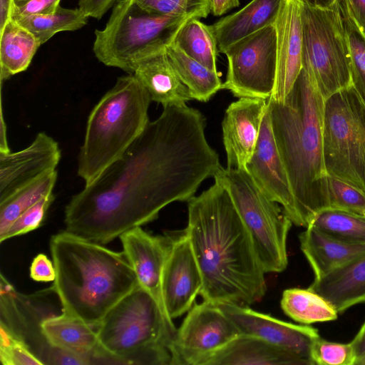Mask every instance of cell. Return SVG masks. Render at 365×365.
Returning <instances> with one entry per match:
<instances>
[{
    "instance_id": "obj_27",
    "label": "cell",
    "mask_w": 365,
    "mask_h": 365,
    "mask_svg": "<svg viewBox=\"0 0 365 365\" xmlns=\"http://www.w3.org/2000/svg\"><path fill=\"white\" fill-rule=\"evenodd\" d=\"M168 59L192 99L207 102L222 88L220 73L213 71L185 53L174 43L165 49Z\"/></svg>"
},
{
    "instance_id": "obj_22",
    "label": "cell",
    "mask_w": 365,
    "mask_h": 365,
    "mask_svg": "<svg viewBox=\"0 0 365 365\" xmlns=\"http://www.w3.org/2000/svg\"><path fill=\"white\" fill-rule=\"evenodd\" d=\"M312 365L262 339L240 334L213 354L205 365Z\"/></svg>"
},
{
    "instance_id": "obj_21",
    "label": "cell",
    "mask_w": 365,
    "mask_h": 365,
    "mask_svg": "<svg viewBox=\"0 0 365 365\" xmlns=\"http://www.w3.org/2000/svg\"><path fill=\"white\" fill-rule=\"evenodd\" d=\"M309 288L329 302L338 314L365 303V254L314 279Z\"/></svg>"
},
{
    "instance_id": "obj_31",
    "label": "cell",
    "mask_w": 365,
    "mask_h": 365,
    "mask_svg": "<svg viewBox=\"0 0 365 365\" xmlns=\"http://www.w3.org/2000/svg\"><path fill=\"white\" fill-rule=\"evenodd\" d=\"M309 225L342 241L365 245L364 215L328 207L317 212Z\"/></svg>"
},
{
    "instance_id": "obj_17",
    "label": "cell",
    "mask_w": 365,
    "mask_h": 365,
    "mask_svg": "<svg viewBox=\"0 0 365 365\" xmlns=\"http://www.w3.org/2000/svg\"><path fill=\"white\" fill-rule=\"evenodd\" d=\"M304 0H282L274 21L277 34V71L271 98L283 102L302 68Z\"/></svg>"
},
{
    "instance_id": "obj_2",
    "label": "cell",
    "mask_w": 365,
    "mask_h": 365,
    "mask_svg": "<svg viewBox=\"0 0 365 365\" xmlns=\"http://www.w3.org/2000/svg\"><path fill=\"white\" fill-rule=\"evenodd\" d=\"M185 229L212 304L250 305L266 292L264 271L227 187L220 181L188 202Z\"/></svg>"
},
{
    "instance_id": "obj_5",
    "label": "cell",
    "mask_w": 365,
    "mask_h": 365,
    "mask_svg": "<svg viewBox=\"0 0 365 365\" xmlns=\"http://www.w3.org/2000/svg\"><path fill=\"white\" fill-rule=\"evenodd\" d=\"M151 98L133 74L118 78L88 118L78 159V175L93 182L144 130Z\"/></svg>"
},
{
    "instance_id": "obj_15",
    "label": "cell",
    "mask_w": 365,
    "mask_h": 365,
    "mask_svg": "<svg viewBox=\"0 0 365 365\" xmlns=\"http://www.w3.org/2000/svg\"><path fill=\"white\" fill-rule=\"evenodd\" d=\"M170 247L163 273L162 289L168 316L175 319L189 311L202 286V278L185 230L170 235Z\"/></svg>"
},
{
    "instance_id": "obj_26",
    "label": "cell",
    "mask_w": 365,
    "mask_h": 365,
    "mask_svg": "<svg viewBox=\"0 0 365 365\" xmlns=\"http://www.w3.org/2000/svg\"><path fill=\"white\" fill-rule=\"evenodd\" d=\"M1 81L26 71L41 46L36 38L14 19L0 31Z\"/></svg>"
},
{
    "instance_id": "obj_16",
    "label": "cell",
    "mask_w": 365,
    "mask_h": 365,
    "mask_svg": "<svg viewBox=\"0 0 365 365\" xmlns=\"http://www.w3.org/2000/svg\"><path fill=\"white\" fill-rule=\"evenodd\" d=\"M61 158L58 142L43 132L21 150L0 152V202L56 170Z\"/></svg>"
},
{
    "instance_id": "obj_46",
    "label": "cell",
    "mask_w": 365,
    "mask_h": 365,
    "mask_svg": "<svg viewBox=\"0 0 365 365\" xmlns=\"http://www.w3.org/2000/svg\"><path fill=\"white\" fill-rule=\"evenodd\" d=\"M13 0H0V31L11 19Z\"/></svg>"
},
{
    "instance_id": "obj_37",
    "label": "cell",
    "mask_w": 365,
    "mask_h": 365,
    "mask_svg": "<svg viewBox=\"0 0 365 365\" xmlns=\"http://www.w3.org/2000/svg\"><path fill=\"white\" fill-rule=\"evenodd\" d=\"M313 365H356V355L351 342L338 343L321 336L314 342L311 350Z\"/></svg>"
},
{
    "instance_id": "obj_47",
    "label": "cell",
    "mask_w": 365,
    "mask_h": 365,
    "mask_svg": "<svg viewBox=\"0 0 365 365\" xmlns=\"http://www.w3.org/2000/svg\"><path fill=\"white\" fill-rule=\"evenodd\" d=\"M336 0H308L307 2L320 7H329L332 6Z\"/></svg>"
},
{
    "instance_id": "obj_23",
    "label": "cell",
    "mask_w": 365,
    "mask_h": 365,
    "mask_svg": "<svg viewBox=\"0 0 365 365\" xmlns=\"http://www.w3.org/2000/svg\"><path fill=\"white\" fill-rule=\"evenodd\" d=\"M133 74L146 89L151 101L163 107L185 105L192 99L170 63L165 50L140 61Z\"/></svg>"
},
{
    "instance_id": "obj_30",
    "label": "cell",
    "mask_w": 365,
    "mask_h": 365,
    "mask_svg": "<svg viewBox=\"0 0 365 365\" xmlns=\"http://www.w3.org/2000/svg\"><path fill=\"white\" fill-rule=\"evenodd\" d=\"M12 19L29 31L42 45L58 32L82 28L87 24L88 17L79 8L65 9L59 6L52 13Z\"/></svg>"
},
{
    "instance_id": "obj_39",
    "label": "cell",
    "mask_w": 365,
    "mask_h": 365,
    "mask_svg": "<svg viewBox=\"0 0 365 365\" xmlns=\"http://www.w3.org/2000/svg\"><path fill=\"white\" fill-rule=\"evenodd\" d=\"M60 1L61 0H13L11 18L52 13L59 6Z\"/></svg>"
},
{
    "instance_id": "obj_25",
    "label": "cell",
    "mask_w": 365,
    "mask_h": 365,
    "mask_svg": "<svg viewBox=\"0 0 365 365\" xmlns=\"http://www.w3.org/2000/svg\"><path fill=\"white\" fill-rule=\"evenodd\" d=\"M282 0H252L238 11L210 25L219 52L232 44L273 24Z\"/></svg>"
},
{
    "instance_id": "obj_9",
    "label": "cell",
    "mask_w": 365,
    "mask_h": 365,
    "mask_svg": "<svg viewBox=\"0 0 365 365\" xmlns=\"http://www.w3.org/2000/svg\"><path fill=\"white\" fill-rule=\"evenodd\" d=\"M323 155L327 174L365 192V103L352 85L324 99Z\"/></svg>"
},
{
    "instance_id": "obj_33",
    "label": "cell",
    "mask_w": 365,
    "mask_h": 365,
    "mask_svg": "<svg viewBox=\"0 0 365 365\" xmlns=\"http://www.w3.org/2000/svg\"><path fill=\"white\" fill-rule=\"evenodd\" d=\"M349 53L351 84L365 103V36L351 17L346 0H336Z\"/></svg>"
},
{
    "instance_id": "obj_44",
    "label": "cell",
    "mask_w": 365,
    "mask_h": 365,
    "mask_svg": "<svg viewBox=\"0 0 365 365\" xmlns=\"http://www.w3.org/2000/svg\"><path fill=\"white\" fill-rule=\"evenodd\" d=\"M210 13L216 16H220L230 10L239 6L240 0H209Z\"/></svg>"
},
{
    "instance_id": "obj_11",
    "label": "cell",
    "mask_w": 365,
    "mask_h": 365,
    "mask_svg": "<svg viewBox=\"0 0 365 365\" xmlns=\"http://www.w3.org/2000/svg\"><path fill=\"white\" fill-rule=\"evenodd\" d=\"M223 53L227 71L222 88L237 98H270L277 71L274 23L232 44Z\"/></svg>"
},
{
    "instance_id": "obj_29",
    "label": "cell",
    "mask_w": 365,
    "mask_h": 365,
    "mask_svg": "<svg viewBox=\"0 0 365 365\" xmlns=\"http://www.w3.org/2000/svg\"><path fill=\"white\" fill-rule=\"evenodd\" d=\"M188 56L207 68L217 71V43L210 25L200 19H189L180 29L173 42Z\"/></svg>"
},
{
    "instance_id": "obj_35",
    "label": "cell",
    "mask_w": 365,
    "mask_h": 365,
    "mask_svg": "<svg viewBox=\"0 0 365 365\" xmlns=\"http://www.w3.org/2000/svg\"><path fill=\"white\" fill-rule=\"evenodd\" d=\"M327 185L330 208L361 214L365 210V192L327 174Z\"/></svg>"
},
{
    "instance_id": "obj_13",
    "label": "cell",
    "mask_w": 365,
    "mask_h": 365,
    "mask_svg": "<svg viewBox=\"0 0 365 365\" xmlns=\"http://www.w3.org/2000/svg\"><path fill=\"white\" fill-rule=\"evenodd\" d=\"M215 304L233 322L240 334L262 339L309 361L313 365L311 350L320 336L317 329L283 322L235 303Z\"/></svg>"
},
{
    "instance_id": "obj_20",
    "label": "cell",
    "mask_w": 365,
    "mask_h": 365,
    "mask_svg": "<svg viewBox=\"0 0 365 365\" xmlns=\"http://www.w3.org/2000/svg\"><path fill=\"white\" fill-rule=\"evenodd\" d=\"M39 327L51 347L84 357L91 364H115L100 344L96 328L76 317L62 312L43 319Z\"/></svg>"
},
{
    "instance_id": "obj_8",
    "label": "cell",
    "mask_w": 365,
    "mask_h": 365,
    "mask_svg": "<svg viewBox=\"0 0 365 365\" xmlns=\"http://www.w3.org/2000/svg\"><path fill=\"white\" fill-rule=\"evenodd\" d=\"M214 179L228 190L264 272L284 271L292 222L279 204L261 190L246 169L222 168Z\"/></svg>"
},
{
    "instance_id": "obj_12",
    "label": "cell",
    "mask_w": 365,
    "mask_h": 365,
    "mask_svg": "<svg viewBox=\"0 0 365 365\" xmlns=\"http://www.w3.org/2000/svg\"><path fill=\"white\" fill-rule=\"evenodd\" d=\"M240 334L216 304L205 301L195 304L177 329L170 348L171 365H205Z\"/></svg>"
},
{
    "instance_id": "obj_48",
    "label": "cell",
    "mask_w": 365,
    "mask_h": 365,
    "mask_svg": "<svg viewBox=\"0 0 365 365\" xmlns=\"http://www.w3.org/2000/svg\"><path fill=\"white\" fill-rule=\"evenodd\" d=\"M356 365H365V356L358 360Z\"/></svg>"
},
{
    "instance_id": "obj_50",
    "label": "cell",
    "mask_w": 365,
    "mask_h": 365,
    "mask_svg": "<svg viewBox=\"0 0 365 365\" xmlns=\"http://www.w3.org/2000/svg\"><path fill=\"white\" fill-rule=\"evenodd\" d=\"M304 1H308V0H304Z\"/></svg>"
},
{
    "instance_id": "obj_18",
    "label": "cell",
    "mask_w": 365,
    "mask_h": 365,
    "mask_svg": "<svg viewBox=\"0 0 365 365\" xmlns=\"http://www.w3.org/2000/svg\"><path fill=\"white\" fill-rule=\"evenodd\" d=\"M119 238L139 285L155 299L165 317L173 321L166 311L162 289L163 269L170 247V235L154 236L138 227Z\"/></svg>"
},
{
    "instance_id": "obj_7",
    "label": "cell",
    "mask_w": 365,
    "mask_h": 365,
    "mask_svg": "<svg viewBox=\"0 0 365 365\" xmlns=\"http://www.w3.org/2000/svg\"><path fill=\"white\" fill-rule=\"evenodd\" d=\"M190 19L149 11L135 0H119L105 28L95 31L93 50L106 66L133 74L140 61L172 44Z\"/></svg>"
},
{
    "instance_id": "obj_14",
    "label": "cell",
    "mask_w": 365,
    "mask_h": 365,
    "mask_svg": "<svg viewBox=\"0 0 365 365\" xmlns=\"http://www.w3.org/2000/svg\"><path fill=\"white\" fill-rule=\"evenodd\" d=\"M246 170L261 190L272 200L282 205L292 224L299 226L295 199L274 140L267 106L258 140Z\"/></svg>"
},
{
    "instance_id": "obj_36",
    "label": "cell",
    "mask_w": 365,
    "mask_h": 365,
    "mask_svg": "<svg viewBox=\"0 0 365 365\" xmlns=\"http://www.w3.org/2000/svg\"><path fill=\"white\" fill-rule=\"evenodd\" d=\"M149 11L170 16L206 18L210 13L209 0H135Z\"/></svg>"
},
{
    "instance_id": "obj_38",
    "label": "cell",
    "mask_w": 365,
    "mask_h": 365,
    "mask_svg": "<svg viewBox=\"0 0 365 365\" xmlns=\"http://www.w3.org/2000/svg\"><path fill=\"white\" fill-rule=\"evenodd\" d=\"M54 199L55 196L51 192L24 212L10 225L6 232L0 236V242H3L14 237L25 235L41 227Z\"/></svg>"
},
{
    "instance_id": "obj_45",
    "label": "cell",
    "mask_w": 365,
    "mask_h": 365,
    "mask_svg": "<svg viewBox=\"0 0 365 365\" xmlns=\"http://www.w3.org/2000/svg\"><path fill=\"white\" fill-rule=\"evenodd\" d=\"M351 343L354 348L357 362L358 360L365 356V321Z\"/></svg>"
},
{
    "instance_id": "obj_24",
    "label": "cell",
    "mask_w": 365,
    "mask_h": 365,
    "mask_svg": "<svg viewBox=\"0 0 365 365\" xmlns=\"http://www.w3.org/2000/svg\"><path fill=\"white\" fill-rule=\"evenodd\" d=\"M299 236L300 248L314 279L365 254V245L351 244L308 225Z\"/></svg>"
},
{
    "instance_id": "obj_4",
    "label": "cell",
    "mask_w": 365,
    "mask_h": 365,
    "mask_svg": "<svg viewBox=\"0 0 365 365\" xmlns=\"http://www.w3.org/2000/svg\"><path fill=\"white\" fill-rule=\"evenodd\" d=\"M50 251L56 270L53 288L62 312L95 328L139 284L123 252L65 230L51 237Z\"/></svg>"
},
{
    "instance_id": "obj_1",
    "label": "cell",
    "mask_w": 365,
    "mask_h": 365,
    "mask_svg": "<svg viewBox=\"0 0 365 365\" xmlns=\"http://www.w3.org/2000/svg\"><path fill=\"white\" fill-rule=\"evenodd\" d=\"M205 127L199 110L164 106L121 157L72 197L65 230L105 245L153 221L168 205L188 202L222 168Z\"/></svg>"
},
{
    "instance_id": "obj_40",
    "label": "cell",
    "mask_w": 365,
    "mask_h": 365,
    "mask_svg": "<svg viewBox=\"0 0 365 365\" xmlns=\"http://www.w3.org/2000/svg\"><path fill=\"white\" fill-rule=\"evenodd\" d=\"M30 277L36 282H53L56 270L53 261L43 254L37 255L30 267Z\"/></svg>"
},
{
    "instance_id": "obj_43",
    "label": "cell",
    "mask_w": 365,
    "mask_h": 365,
    "mask_svg": "<svg viewBox=\"0 0 365 365\" xmlns=\"http://www.w3.org/2000/svg\"><path fill=\"white\" fill-rule=\"evenodd\" d=\"M349 11L365 36V0H346Z\"/></svg>"
},
{
    "instance_id": "obj_19",
    "label": "cell",
    "mask_w": 365,
    "mask_h": 365,
    "mask_svg": "<svg viewBox=\"0 0 365 365\" xmlns=\"http://www.w3.org/2000/svg\"><path fill=\"white\" fill-rule=\"evenodd\" d=\"M268 99L240 98L225 110L222 123L227 169H246L256 147Z\"/></svg>"
},
{
    "instance_id": "obj_28",
    "label": "cell",
    "mask_w": 365,
    "mask_h": 365,
    "mask_svg": "<svg viewBox=\"0 0 365 365\" xmlns=\"http://www.w3.org/2000/svg\"><path fill=\"white\" fill-rule=\"evenodd\" d=\"M280 304L287 316L303 324L334 321L339 314L329 302L309 287L285 289Z\"/></svg>"
},
{
    "instance_id": "obj_6",
    "label": "cell",
    "mask_w": 365,
    "mask_h": 365,
    "mask_svg": "<svg viewBox=\"0 0 365 365\" xmlns=\"http://www.w3.org/2000/svg\"><path fill=\"white\" fill-rule=\"evenodd\" d=\"M96 330L115 364L171 365L177 329L139 284L108 311Z\"/></svg>"
},
{
    "instance_id": "obj_49",
    "label": "cell",
    "mask_w": 365,
    "mask_h": 365,
    "mask_svg": "<svg viewBox=\"0 0 365 365\" xmlns=\"http://www.w3.org/2000/svg\"><path fill=\"white\" fill-rule=\"evenodd\" d=\"M362 215L365 216V210L362 212Z\"/></svg>"
},
{
    "instance_id": "obj_3",
    "label": "cell",
    "mask_w": 365,
    "mask_h": 365,
    "mask_svg": "<svg viewBox=\"0 0 365 365\" xmlns=\"http://www.w3.org/2000/svg\"><path fill=\"white\" fill-rule=\"evenodd\" d=\"M324 98L302 68L283 102L269 98L274 140L295 199L299 226L329 207L323 155Z\"/></svg>"
},
{
    "instance_id": "obj_32",
    "label": "cell",
    "mask_w": 365,
    "mask_h": 365,
    "mask_svg": "<svg viewBox=\"0 0 365 365\" xmlns=\"http://www.w3.org/2000/svg\"><path fill=\"white\" fill-rule=\"evenodd\" d=\"M58 177L57 170L19 189L0 202V236L24 212L53 192Z\"/></svg>"
},
{
    "instance_id": "obj_42",
    "label": "cell",
    "mask_w": 365,
    "mask_h": 365,
    "mask_svg": "<svg viewBox=\"0 0 365 365\" xmlns=\"http://www.w3.org/2000/svg\"><path fill=\"white\" fill-rule=\"evenodd\" d=\"M46 364H91L90 361L81 356L49 346Z\"/></svg>"
},
{
    "instance_id": "obj_41",
    "label": "cell",
    "mask_w": 365,
    "mask_h": 365,
    "mask_svg": "<svg viewBox=\"0 0 365 365\" xmlns=\"http://www.w3.org/2000/svg\"><path fill=\"white\" fill-rule=\"evenodd\" d=\"M119 0H79L78 8L88 16L100 19Z\"/></svg>"
},
{
    "instance_id": "obj_10",
    "label": "cell",
    "mask_w": 365,
    "mask_h": 365,
    "mask_svg": "<svg viewBox=\"0 0 365 365\" xmlns=\"http://www.w3.org/2000/svg\"><path fill=\"white\" fill-rule=\"evenodd\" d=\"M302 68L324 99L352 85L349 47L336 1L329 7L304 1Z\"/></svg>"
},
{
    "instance_id": "obj_34",
    "label": "cell",
    "mask_w": 365,
    "mask_h": 365,
    "mask_svg": "<svg viewBox=\"0 0 365 365\" xmlns=\"http://www.w3.org/2000/svg\"><path fill=\"white\" fill-rule=\"evenodd\" d=\"M0 361L3 365H41L43 361L35 355L23 336L1 322Z\"/></svg>"
}]
</instances>
